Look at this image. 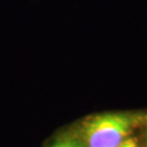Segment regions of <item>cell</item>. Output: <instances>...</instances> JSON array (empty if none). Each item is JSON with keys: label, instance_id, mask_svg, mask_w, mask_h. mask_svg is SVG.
Instances as JSON below:
<instances>
[{"label": "cell", "instance_id": "2", "mask_svg": "<svg viewBox=\"0 0 147 147\" xmlns=\"http://www.w3.org/2000/svg\"><path fill=\"white\" fill-rule=\"evenodd\" d=\"M46 147H85L82 141L72 135H59L48 143Z\"/></svg>", "mask_w": 147, "mask_h": 147}, {"label": "cell", "instance_id": "3", "mask_svg": "<svg viewBox=\"0 0 147 147\" xmlns=\"http://www.w3.org/2000/svg\"><path fill=\"white\" fill-rule=\"evenodd\" d=\"M118 147H140L135 137H127Z\"/></svg>", "mask_w": 147, "mask_h": 147}, {"label": "cell", "instance_id": "1", "mask_svg": "<svg viewBox=\"0 0 147 147\" xmlns=\"http://www.w3.org/2000/svg\"><path fill=\"white\" fill-rule=\"evenodd\" d=\"M137 117L123 112L100 113L81 124L79 137L85 147H118L135 129Z\"/></svg>", "mask_w": 147, "mask_h": 147}]
</instances>
